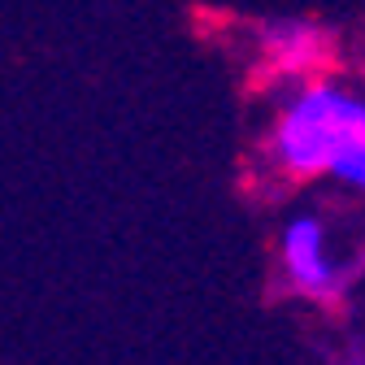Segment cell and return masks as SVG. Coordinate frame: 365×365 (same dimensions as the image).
Wrapping results in <instances>:
<instances>
[{
	"instance_id": "2",
	"label": "cell",
	"mask_w": 365,
	"mask_h": 365,
	"mask_svg": "<svg viewBox=\"0 0 365 365\" xmlns=\"http://www.w3.org/2000/svg\"><path fill=\"white\" fill-rule=\"evenodd\" d=\"M331 222L317 209H292L279 226V269L283 283L313 300V304H335L352 283V261L339 257L331 240Z\"/></svg>"
},
{
	"instance_id": "1",
	"label": "cell",
	"mask_w": 365,
	"mask_h": 365,
	"mask_svg": "<svg viewBox=\"0 0 365 365\" xmlns=\"http://www.w3.org/2000/svg\"><path fill=\"white\" fill-rule=\"evenodd\" d=\"M265 174L283 187L335 182L365 200V87L339 74L287 83L265 122Z\"/></svg>"
},
{
	"instance_id": "3",
	"label": "cell",
	"mask_w": 365,
	"mask_h": 365,
	"mask_svg": "<svg viewBox=\"0 0 365 365\" xmlns=\"http://www.w3.org/2000/svg\"><path fill=\"white\" fill-rule=\"evenodd\" d=\"M344 365H361V361H344Z\"/></svg>"
}]
</instances>
